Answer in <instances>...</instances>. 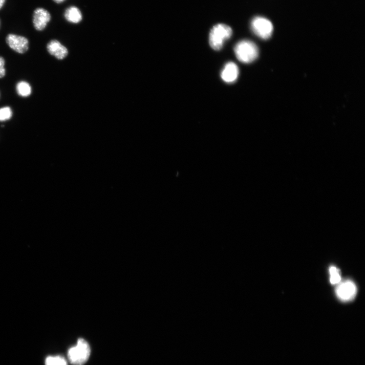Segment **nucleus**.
<instances>
[{
    "label": "nucleus",
    "instance_id": "f257e3e1",
    "mask_svg": "<svg viewBox=\"0 0 365 365\" xmlns=\"http://www.w3.org/2000/svg\"><path fill=\"white\" fill-rule=\"evenodd\" d=\"M235 52L238 61L245 64L253 62L259 56L258 48L249 40H242L237 43L235 47Z\"/></svg>",
    "mask_w": 365,
    "mask_h": 365
},
{
    "label": "nucleus",
    "instance_id": "f03ea898",
    "mask_svg": "<svg viewBox=\"0 0 365 365\" xmlns=\"http://www.w3.org/2000/svg\"><path fill=\"white\" fill-rule=\"evenodd\" d=\"M232 35L233 30L228 25L225 24L215 25L209 35V43L211 47L215 50L221 49L225 42L231 38Z\"/></svg>",
    "mask_w": 365,
    "mask_h": 365
},
{
    "label": "nucleus",
    "instance_id": "7ed1b4c3",
    "mask_svg": "<svg viewBox=\"0 0 365 365\" xmlns=\"http://www.w3.org/2000/svg\"><path fill=\"white\" fill-rule=\"evenodd\" d=\"M90 353L89 344L85 340L80 339L75 346L69 349L67 357L72 364L83 365L88 360Z\"/></svg>",
    "mask_w": 365,
    "mask_h": 365
},
{
    "label": "nucleus",
    "instance_id": "20e7f679",
    "mask_svg": "<svg viewBox=\"0 0 365 365\" xmlns=\"http://www.w3.org/2000/svg\"><path fill=\"white\" fill-rule=\"evenodd\" d=\"M253 32L259 38L266 40L272 36L274 31L271 21L262 17L254 18L251 23Z\"/></svg>",
    "mask_w": 365,
    "mask_h": 365
},
{
    "label": "nucleus",
    "instance_id": "39448f33",
    "mask_svg": "<svg viewBox=\"0 0 365 365\" xmlns=\"http://www.w3.org/2000/svg\"><path fill=\"white\" fill-rule=\"evenodd\" d=\"M338 299L347 302L353 301L357 295V288L354 281L346 280L339 284L335 291Z\"/></svg>",
    "mask_w": 365,
    "mask_h": 365
},
{
    "label": "nucleus",
    "instance_id": "423d86ee",
    "mask_svg": "<svg viewBox=\"0 0 365 365\" xmlns=\"http://www.w3.org/2000/svg\"><path fill=\"white\" fill-rule=\"evenodd\" d=\"M51 16L50 12L43 8H36L33 15V23L35 29L42 31L46 28L50 22Z\"/></svg>",
    "mask_w": 365,
    "mask_h": 365
},
{
    "label": "nucleus",
    "instance_id": "0eeeda50",
    "mask_svg": "<svg viewBox=\"0 0 365 365\" xmlns=\"http://www.w3.org/2000/svg\"><path fill=\"white\" fill-rule=\"evenodd\" d=\"M6 40L8 45L18 53H23L28 50L29 40L24 37L11 34Z\"/></svg>",
    "mask_w": 365,
    "mask_h": 365
},
{
    "label": "nucleus",
    "instance_id": "6e6552de",
    "mask_svg": "<svg viewBox=\"0 0 365 365\" xmlns=\"http://www.w3.org/2000/svg\"><path fill=\"white\" fill-rule=\"evenodd\" d=\"M239 75L237 65L234 63L229 62L226 64L221 73V77L224 82L233 84L236 81Z\"/></svg>",
    "mask_w": 365,
    "mask_h": 365
},
{
    "label": "nucleus",
    "instance_id": "1a4fd4ad",
    "mask_svg": "<svg viewBox=\"0 0 365 365\" xmlns=\"http://www.w3.org/2000/svg\"><path fill=\"white\" fill-rule=\"evenodd\" d=\"M48 52L59 60L64 59L68 54V50L58 40H53L47 46Z\"/></svg>",
    "mask_w": 365,
    "mask_h": 365
},
{
    "label": "nucleus",
    "instance_id": "9d476101",
    "mask_svg": "<svg viewBox=\"0 0 365 365\" xmlns=\"http://www.w3.org/2000/svg\"><path fill=\"white\" fill-rule=\"evenodd\" d=\"M64 17L67 21L77 24L83 20V16L81 10L75 6H70L66 9Z\"/></svg>",
    "mask_w": 365,
    "mask_h": 365
},
{
    "label": "nucleus",
    "instance_id": "9b49d317",
    "mask_svg": "<svg viewBox=\"0 0 365 365\" xmlns=\"http://www.w3.org/2000/svg\"><path fill=\"white\" fill-rule=\"evenodd\" d=\"M17 90L19 95L22 97L29 96L32 92L30 85L24 81H21L18 84Z\"/></svg>",
    "mask_w": 365,
    "mask_h": 365
},
{
    "label": "nucleus",
    "instance_id": "f8f14e48",
    "mask_svg": "<svg viewBox=\"0 0 365 365\" xmlns=\"http://www.w3.org/2000/svg\"><path fill=\"white\" fill-rule=\"evenodd\" d=\"M330 274V282L332 285H336L340 283L342 280L341 272L339 269L332 266L329 268Z\"/></svg>",
    "mask_w": 365,
    "mask_h": 365
},
{
    "label": "nucleus",
    "instance_id": "ddd939ff",
    "mask_svg": "<svg viewBox=\"0 0 365 365\" xmlns=\"http://www.w3.org/2000/svg\"><path fill=\"white\" fill-rule=\"evenodd\" d=\"M45 365H67V363L61 356H49L46 359Z\"/></svg>",
    "mask_w": 365,
    "mask_h": 365
},
{
    "label": "nucleus",
    "instance_id": "4468645a",
    "mask_svg": "<svg viewBox=\"0 0 365 365\" xmlns=\"http://www.w3.org/2000/svg\"><path fill=\"white\" fill-rule=\"evenodd\" d=\"M12 113L9 107H6L0 109V121H6L12 117Z\"/></svg>",
    "mask_w": 365,
    "mask_h": 365
},
{
    "label": "nucleus",
    "instance_id": "2eb2a0df",
    "mask_svg": "<svg viewBox=\"0 0 365 365\" xmlns=\"http://www.w3.org/2000/svg\"><path fill=\"white\" fill-rule=\"evenodd\" d=\"M4 65L5 61L3 58L0 57V78L3 77L5 75Z\"/></svg>",
    "mask_w": 365,
    "mask_h": 365
},
{
    "label": "nucleus",
    "instance_id": "dca6fc26",
    "mask_svg": "<svg viewBox=\"0 0 365 365\" xmlns=\"http://www.w3.org/2000/svg\"><path fill=\"white\" fill-rule=\"evenodd\" d=\"M5 1L6 0H0V10H1L4 6Z\"/></svg>",
    "mask_w": 365,
    "mask_h": 365
},
{
    "label": "nucleus",
    "instance_id": "f3484780",
    "mask_svg": "<svg viewBox=\"0 0 365 365\" xmlns=\"http://www.w3.org/2000/svg\"><path fill=\"white\" fill-rule=\"evenodd\" d=\"M53 1L57 4H61L64 2L65 0H53Z\"/></svg>",
    "mask_w": 365,
    "mask_h": 365
}]
</instances>
